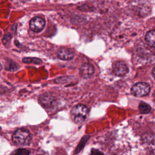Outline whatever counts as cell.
I'll use <instances>...</instances> for the list:
<instances>
[{"mask_svg": "<svg viewBox=\"0 0 155 155\" xmlns=\"http://www.w3.org/2000/svg\"><path fill=\"white\" fill-rule=\"evenodd\" d=\"M88 110L87 107L82 104L75 105L71 111V117L76 124L82 123L87 118Z\"/></svg>", "mask_w": 155, "mask_h": 155, "instance_id": "6da1fadb", "label": "cell"}, {"mask_svg": "<svg viewBox=\"0 0 155 155\" xmlns=\"http://www.w3.org/2000/svg\"><path fill=\"white\" fill-rule=\"evenodd\" d=\"M12 140L17 145H27L30 142L31 134L28 130L25 128H19L13 133Z\"/></svg>", "mask_w": 155, "mask_h": 155, "instance_id": "7a4b0ae2", "label": "cell"}, {"mask_svg": "<svg viewBox=\"0 0 155 155\" xmlns=\"http://www.w3.org/2000/svg\"><path fill=\"white\" fill-rule=\"evenodd\" d=\"M150 91V86L146 82H137L131 88V94L137 97H142L147 95Z\"/></svg>", "mask_w": 155, "mask_h": 155, "instance_id": "3957f363", "label": "cell"}, {"mask_svg": "<svg viewBox=\"0 0 155 155\" xmlns=\"http://www.w3.org/2000/svg\"><path fill=\"white\" fill-rule=\"evenodd\" d=\"M113 70L115 75L117 76H123L128 72V67L124 62L119 61L113 64Z\"/></svg>", "mask_w": 155, "mask_h": 155, "instance_id": "277c9868", "label": "cell"}, {"mask_svg": "<svg viewBox=\"0 0 155 155\" xmlns=\"http://www.w3.org/2000/svg\"><path fill=\"white\" fill-rule=\"evenodd\" d=\"M45 26V21L41 17L33 18L30 22V28L34 32H40Z\"/></svg>", "mask_w": 155, "mask_h": 155, "instance_id": "5b68a950", "label": "cell"}, {"mask_svg": "<svg viewBox=\"0 0 155 155\" xmlns=\"http://www.w3.org/2000/svg\"><path fill=\"white\" fill-rule=\"evenodd\" d=\"M80 74L81 76L85 79H88L91 78L94 73V67L89 63H85L82 65L80 68Z\"/></svg>", "mask_w": 155, "mask_h": 155, "instance_id": "8992f818", "label": "cell"}, {"mask_svg": "<svg viewBox=\"0 0 155 155\" xmlns=\"http://www.w3.org/2000/svg\"><path fill=\"white\" fill-rule=\"evenodd\" d=\"M39 102L45 108H50L52 107L55 102V99L53 96L50 94H42L39 97Z\"/></svg>", "mask_w": 155, "mask_h": 155, "instance_id": "52a82bcc", "label": "cell"}, {"mask_svg": "<svg viewBox=\"0 0 155 155\" xmlns=\"http://www.w3.org/2000/svg\"><path fill=\"white\" fill-rule=\"evenodd\" d=\"M58 58L62 60L69 61L73 58L74 53L68 48H61L58 51Z\"/></svg>", "mask_w": 155, "mask_h": 155, "instance_id": "ba28073f", "label": "cell"}, {"mask_svg": "<svg viewBox=\"0 0 155 155\" xmlns=\"http://www.w3.org/2000/svg\"><path fill=\"white\" fill-rule=\"evenodd\" d=\"M145 39L149 46L155 47V30H152L147 32Z\"/></svg>", "mask_w": 155, "mask_h": 155, "instance_id": "9c48e42d", "label": "cell"}, {"mask_svg": "<svg viewBox=\"0 0 155 155\" xmlns=\"http://www.w3.org/2000/svg\"><path fill=\"white\" fill-rule=\"evenodd\" d=\"M139 110L140 113L142 114H147L151 111V108L148 104L142 102L139 105Z\"/></svg>", "mask_w": 155, "mask_h": 155, "instance_id": "30bf717a", "label": "cell"}, {"mask_svg": "<svg viewBox=\"0 0 155 155\" xmlns=\"http://www.w3.org/2000/svg\"><path fill=\"white\" fill-rule=\"evenodd\" d=\"M19 68L18 65L12 60H8L6 62L5 69L8 71H16Z\"/></svg>", "mask_w": 155, "mask_h": 155, "instance_id": "8fae6325", "label": "cell"}, {"mask_svg": "<svg viewBox=\"0 0 155 155\" xmlns=\"http://www.w3.org/2000/svg\"><path fill=\"white\" fill-rule=\"evenodd\" d=\"M89 138H90V136H84V137L81 139V141L79 142V143L78 145L77 146V148H76V150H75V153H76V154H78V153L84 148V145H85L86 142L88 141V140L89 139Z\"/></svg>", "mask_w": 155, "mask_h": 155, "instance_id": "7c38bea8", "label": "cell"}, {"mask_svg": "<svg viewBox=\"0 0 155 155\" xmlns=\"http://www.w3.org/2000/svg\"><path fill=\"white\" fill-rule=\"evenodd\" d=\"M22 61L25 63H33L35 64H39L42 62L41 59L36 58H25L22 59Z\"/></svg>", "mask_w": 155, "mask_h": 155, "instance_id": "4fadbf2b", "label": "cell"}, {"mask_svg": "<svg viewBox=\"0 0 155 155\" xmlns=\"http://www.w3.org/2000/svg\"><path fill=\"white\" fill-rule=\"evenodd\" d=\"M29 154H30L29 151L24 148H18L12 153V155H29Z\"/></svg>", "mask_w": 155, "mask_h": 155, "instance_id": "5bb4252c", "label": "cell"}, {"mask_svg": "<svg viewBox=\"0 0 155 155\" xmlns=\"http://www.w3.org/2000/svg\"><path fill=\"white\" fill-rule=\"evenodd\" d=\"M91 155H104L103 153L96 149H92L91 151Z\"/></svg>", "mask_w": 155, "mask_h": 155, "instance_id": "9a60e30c", "label": "cell"}, {"mask_svg": "<svg viewBox=\"0 0 155 155\" xmlns=\"http://www.w3.org/2000/svg\"><path fill=\"white\" fill-rule=\"evenodd\" d=\"M152 73H153V76L154 78L155 79V66H154V68H153V69Z\"/></svg>", "mask_w": 155, "mask_h": 155, "instance_id": "2e32d148", "label": "cell"}]
</instances>
